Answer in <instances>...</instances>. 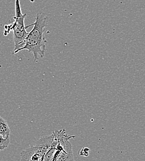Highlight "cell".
<instances>
[{"label": "cell", "instance_id": "6da1fadb", "mask_svg": "<svg viewBox=\"0 0 145 161\" xmlns=\"http://www.w3.org/2000/svg\"><path fill=\"white\" fill-rule=\"evenodd\" d=\"M48 17L43 12L40 11L37 14L35 22L32 24L34 28L28 34L24 46L19 50H26L34 55L35 61H37L39 57L43 58L45 52L46 40L43 33L48 25Z\"/></svg>", "mask_w": 145, "mask_h": 161}, {"label": "cell", "instance_id": "7a4b0ae2", "mask_svg": "<svg viewBox=\"0 0 145 161\" xmlns=\"http://www.w3.org/2000/svg\"><path fill=\"white\" fill-rule=\"evenodd\" d=\"M26 14L22 13L20 0H16V15L13 18V22L4 26V35L7 36L10 31L13 32L14 50L13 53H18L19 50L24 46L25 39L28 35L25 26L24 19Z\"/></svg>", "mask_w": 145, "mask_h": 161}, {"label": "cell", "instance_id": "3957f363", "mask_svg": "<svg viewBox=\"0 0 145 161\" xmlns=\"http://www.w3.org/2000/svg\"><path fill=\"white\" fill-rule=\"evenodd\" d=\"M54 132L39 139L35 145L23 150L21 153V161H42L43 156L49 149L54 139Z\"/></svg>", "mask_w": 145, "mask_h": 161}, {"label": "cell", "instance_id": "277c9868", "mask_svg": "<svg viewBox=\"0 0 145 161\" xmlns=\"http://www.w3.org/2000/svg\"><path fill=\"white\" fill-rule=\"evenodd\" d=\"M10 128L6 121L0 116V136L4 138H8L10 136Z\"/></svg>", "mask_w": 145, "mask_h": 161}, {"label": "cell", "instance_id": "5b68a950", "mask_svg": "<svg viewBox=\"0 0 145 161\" xmlns=\"http://www.w3.org/2000/svg\"><path fill=\"white\" fill-rule=\"evenodd\" d=\"M84 153H82L80 155L83 156H88V153H89V149L86 147V148H83L82 149Z\"/></svg>", "mask_w": 145, "mask_h": 161}, {"label": "cell", "instance_id": "8992f818", "mask_svg": "<svg viewBox=\"0 0 145 161\" xmlns=\"http://www.w3.org/2000/svg\"><path fill=\"white\" fill-rule=\"evenodd\" d=\"M1 150H2V149L0 147V151H1Z\"/></svg>", "mask_w": 145, "mask_h": 161}]
</instances>
